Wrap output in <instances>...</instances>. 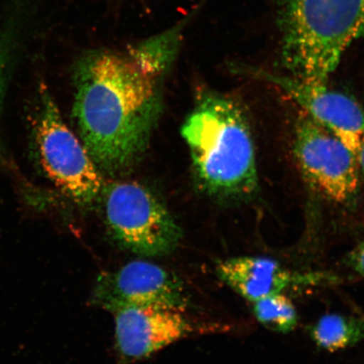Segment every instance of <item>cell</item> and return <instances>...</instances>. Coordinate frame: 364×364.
<instances>
[{
  "mask_svg": "<svg viewBox=\"0 0 364 364\" xmlns=\"http://www.w3.org/2000/svg\"><path fill=\"white\" fill-rule=\"evenodd\" d=\"M162 79L130 53L95 50L75 63L73 116L101 173L122 174L142 157L161 113Z\"/></svg>",
  "mask_w": 364,
  "mask_h": 364,
  "instance_id": "1",
  "label": "cell"
},
{
  "mask_svg": "<svg viewBox=\"0 0 364 364\" xmlns=\"http://www.w3.org/2000/svg\"><path fill=\"white\" fill-rule=\"evenodd\" d=\"M196 181L221 201L242 202L258 189L254 140L243 109L215 92L201 95L182 125Z\"/></svg>",
  "mask_w": 364,
  "mask_h": 364,
  "instance_id": "2",
  "label": "cell"
},
{
  "mask_svg": "<svg viewBox=\"0 0 364 364\" xmlns=\"http://www.w3.org/2000/svg\"><path fill=\"white\" fill-rule=\"evenodd\" d=\"M279 26L282 62L291 76L326 84L364 33V0H286Z\"/></svg>",
  "mask_w": 364,
  "mask_h": 364,
  "instance_id": "3",
  "label": "cell"
},
{
  "mask_svg": "<svg viewBox=\"0 0 364 364\" xmlns=\"http://www.w3.org/2000/svg\"><path fill=\"white\" fill-rule=\"evenodd\" d=\"M102 203L109 233L122 249L141 257H164L178 247L181 230L166 205L135 181L105 184Z\"/></svg>",
  "mask_w": 364,
  "mask_h": 364,
  "instance_id": "4",
  "label": "cell"
},
{
  "mask_svg": "<svg viewBox=\"0 0 364 364\" xmlns=\"http://www.w3.org/2000/svg\"><path fill=\"white\" fill-rule=\"evenodd\" d=\"M35 140L41 166L48 179L73 203L92 208L105 185L102 173L83 143L68 129L49 91L40 88Z\"/></svg>",
  "mask_w": 364,
  "mask_h": 364,
  "instance_id": "5",
  "label": "cell"
},
{
  "mask_svg": "<svg viewBox=\"0 0 364 364\" xmlns=\"http://www.w3.org/2000/svg\"><path fill=\"white\" fill-rule=\"evenodd\" d=\"M294 152L304 177L326 198L341 204L356 198L361 179L358 158L304 112L296 124Z\"/></svg>",
  "mask_w": 364,
  "mask_h": 364,
  "instance_id": "6",
  "label": "cell"
},
{
  "mask_svg": "<svg viewBox=\"0 0 364 364\" xmlns=\"http://www.w3.org/2000/svg\"><path fill=\"white\" fill-rule=\"evenodd\" d=\"M92 303L115 313L130 307H162L185 311L188 294L172 272L152 262L127 263L117 271L104 272L95 282Z\"/></svg>",
  "mask_w": 364,
  "mask_h": 364,
  "instance_id": "7",
  "label": "cell"
},
{
  "mask_svg": "<svg viewBox=\"0 0 364 364\" xmlns=\"http://www.w3.org/2000/svg\"><path fill=\"white\" fill-rule=\"evenodd\" d=\"M250 75L270 82L297 102L304 112L343 141L358 158L364 145V111L349 95L293 76L257 70Z\"/></svg>",
  "mask_w": 364,
  "mask_h": 364,
  "instance_id": "8",
  "label": "cell"
},
{
  "mask_svg": "<svg viewBox=\"0 0 364 364\" xmlns=\"http://www.w3.org/2000/svg\"><path fill=\"white\" fill-rule=\"evenodd\" d=\"M113 314L116 348L125 363L142 360L199 330L183 311L172 309L130 307Z\"/></svg>",
  "mask_w": 364,
  "mask_h": 364,
  "instance_id": "9",
  "label": "cell"
},
{
  "mask_svg": "<svg viewBox=\"0 0 364 364\" xmlns=\"http://www.w3.org/2000/svg\"><path fill=\"white\" fill-rule=\"evenodd\" d=\"M218 279L250 303L283 293L293 284L311 283L314 277L294 274L277 261L263 257H235L217 264Z\"/></svg>",
  "mask_w": 364,
  "mask_h": 364,
  "instance_id": "10",
  "label": "cell"
},
{
  "mask_svg": "<svg viewBox=\"0 0 364 364\" xmlns=\"http://www.w3.org/2000/svg\"><path fill=\"white\" fill-rule=\"evenodd\" d=\"M318 348L333 353L353 347L364 339V316L328 314L307 327Z\"/></svg>",
  "mask_w": 364,
  "mask_h": 364,
  "instance_id": "11",
  "label": "cell"
},
{
  "mask_svg": "<svg viewBox=\"0 0 364 364\" xmlns=\"http://www.w3.org/2000/svg\"><path fill=\"white\" fill-rule=\"evenodd\" d=\"M182 25L136 45L129 53L149 70L165 75L174 62L181 41Z\"/></svg>",
  "mask_w": 364,
  "mask_h": 364,
  "instance_id": "12",
  "label": "cell"
},
{
  "mask_svg": "<svg viewBox=\"0 0 364 364\" xmlns=\"http://www.w3.org/2000/svg\"><path fill=\"white\" fill-rule=\"evenodd\" d=\"M257 321L266 329L287 334L296 329L299 316L292 300L283 293L272 294L252 303Z\"/></svg>",
  "mask_w": 364,
  "mask_h": 364,
  "instance_id": "13",
  "label": "cell"
},
{
  "mask_svg": "<svg viewBox=\"0 0 364 364\" xmlns=\"http://www.w3.org/2000/svg\"><path fill=\"white\" fill-rule=\"evenodd\" d=\"M16 31L14 26L0 30V102H1L4 79L12 52L15 48Z\"/></svg>",
  "mask_w": 364,
  "mask_h": 364,
  "instance_id": "14",
  "label": "cell"
},
{
  "mask_svg": "<svg viewBox=\"0 0 364 364\" xmlns=\"http://www.w3.org/2000/svg\"><path fill=\"white\" fill-rule=\"evenodd\" d=\"M345 264L358 275L364 277V236L346 255Z\"/></svg>",
  "mask_w": 364,
  "mask_h": 364,
  "instance_id": "15",
  "label": "cell"
},
{
  "mask_svg": "<svg viewBox=\"0 0 364 364\" xmlns=\"http://www.w3.org/2000/svg\"><path fill=\"white\" fill-rule=\"evenodd\" d=\"M358 162L359 166V171H360V176L364 185V145L361 149V151L359 152L358 154Z\"/></svg>",
  "mask_w": 364,
  "mask_h": 364,
  "instance_id": "16",
  "label": "cell"
}]
</instances>
